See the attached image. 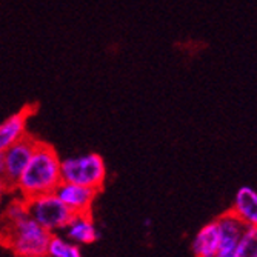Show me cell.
<instances>
[{"mask_svg":"<svg viewBox=\"0 0 257 257\" xmlns=\"http://www.w3.org/2000/svg\"><path fill=\"white\" fill-rule=\"evenodd\" d=\"M236 257H257V225L245 226L236 249Z\"/></svg>","mask_w":257,"mask_h":257,"instance_id":"cell-13","label":"cell"},{"mask_svg":"<svg viewBox=\"0 0 257 257\" xmlns=\"http://www.w3.org/2000/svg\"><path fill=\"white\" fill-rule=\"evenodd\" d=\"M54 193L73 214H91L92 203L99 191L76 183L60 182Z\"/></svg>","mask_w":257,"mask_h":257,"instance_id":"cell-6","label":"cell"},{"mask_svg":"<svg viewBox=\"0 0 257 257\" xmlns=\"http://www.w3.org/2000/svg\"><path fill=\"white\" fill-rule=\"evenodd\" d=\"M33 257H48L46 254H39V255H33Z\"/></svg>","mask_w":257,"mask_h":257,"instance_id":"cell-16","label":"cell"},{"mask_svg":"<svg viewBox=\"0 0 257 257\" xmlns=\"http://www.w3.org/2000/svg\"><path fill=\"white\" fill-rule=\"evenodd\" d=\"M63 231L65 237L79 246L91 245L99 239V231L91 214H74Z\"/></svg>","mask_w":257,"mask_h":257,"instance_id":"cell-9","label":"cell"},{"mask_svg":"<svg viewBox=\"0 0 257 257\" xmlns=\"http://www.w3.org/2000/svg\"><path fill=\"white\" fill-rule=\"evenodd\" d=\"M31 112V108H23L0 123V153L27 136V122Z\"/></svg>","mask_w":257,"mask_h":257,"instance_id":"cell-8","label":"cell"},{"mask_svg":"<svg viewBox=\"0 0 257 257\" xmlns=\"http://www.w3.org/2000/svg\"><path fill=\"white\" fill-rule=\"evenodd\" d=\"M60 163L57 151L45 142L37 140L33 157L16 183V191L22 199H31L40 194L54 193L62 182Z\"/></svg>","mask_w":257,"mask_h":257,"instance_id":"cell-2","label":"cell"},{"mask_svg":"<svg viewBox=\"0 0 257 257\" xmlns=\"http://www.w3.org/2000/svg\"><path fill=\"white\" fill-rule=\"evenodd\" d=\"M194 257H216L219 249V228L216 220L202 226L193 239Z\"/></svg>","mask_w":257,"mask_h":257,"instance_id":"cell-11","label":"cell"},{"mask_svg":"<svg viewBox=\"0 0 257 257\" xmlns=\"http://www.w3.org/2000/svg\"><path fill=\"white\" fill-rule=\"evenodd\" d=\"M37 145V139L31 136H25L19 142L11 145L8 150L4 151V160H5V171H4V182L7 183L8 190H14L16 183L22 173L25 171L27 165L30 163L33 153Z\"/></svg>","mask_w":257,"mask_h":257,"instance_id":"cell-5","label":"cell"},{"mask_svg":"<svg viewBox=\"0 0 257 257\" xmlns=\"http://www.w3.org/2000/svg\"><path fill=\"white\" fill-rule=\"evenodd\" d=\"M216 223L219 228V249L216 257H236V249L245 225L231 211L222 214Z\"/></svg>","mask_w":257,"mask_h":257,"instance_id":"cell-7","label":"cell"},{"mask_svg":"<svg viewBox=\"0 0 257 257\" xmlns=\"http://www.w3.org/2000/svg\"><path fill=\"white\" fill-rule=\"evenodd\" d=\"M229 211L245 226L257 225V190L251 188V186L239 188Z\"/></svg>","mask_w":257,"mask_h":257,"instance_id":"cell-10","label":"cell"},{"mask_svg":"<svg viewBox=\"0 0 257 257\" xmlns=\"http://www.w3.org/2000/svg\"><path fill=\"white\" fill-rule=\"evenodd\" d=\"M62 182L76 183L100 191L106 180V167L103 159L96 153L71 156L60 163Z\"/></svg>","mask_w":257,"mask_h":257,"instance_id":"cell-3","label":"cell"},{"mask_svg":"<svg viewBox=\"0 0 257 257\" xmlns=\"http://www.w3.org/2000/svg\"><path fill=\"white\" fill-rule=\"evenodd\" d=\"M28 214L46 231L56 234L63 231L68 222L74 216L68 206L56 196V193H46L25 200Z\"/></svg>","mask_w":257,"mask_h":257,"instance_id":"cell-4","label":"cell"},{"mask_svg":"<svg viewBox=\"0 0 257 257\" xmlns=\"http://www.w3.org/2000/svg\"><path fill=\"white\" fill-rule=\"evenodd\" d=\"M51 236L28 214L25 199L22 197L14 199L0 216V243L16 257L45 254Z\"/></svg>","mask_w":257,"mask_h":257,"instance_id":"cell-1","label":"cell"},{"mask_svg":"<svg viewBox=\"0 0 257 257\" xmlns=\"http://www.w3.org/2000/svg\"><path fill=\"white\" fill-rule=\"evenodd\" d=\"M7 191H8V186H7V183L4 182V179L0 177V205H2V200H4V196H5Z\"/></svg>","mask_w":257,"mask_h":257,"instance_id":"cell-14","label":"cell"},{"mask_svg":"<svg viewBox=\"0 0 257 257\" xmlns=\"http://www.w3.org/2000/svg\"><path fill=\"white\" fill-rule=\"evenodd\" d=\"M5 171V160H4V153H0V177H4Z\"/></svg>","mask_w":257,"mask_h":257,"instance_id":"cell-15","label":"cell"},{"mask_svg":"<svg viewBox=\"0 0 257 257\" xmlns=\"http://www.w3.org/2000/svg\"><path fill=\"white\" fill-rule=\"evenodd\" d=\"M45 254L48 257H83L79 245L59 234L51 236Z\"/></svg>","mask_w":257,"mask_h":257,"instance_id":"cell-12","label":"cell"}]
</instances>
